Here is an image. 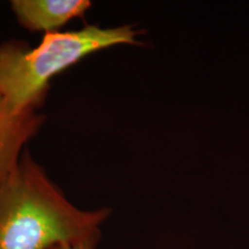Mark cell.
Returning <instances> with one entry per match:
<instances>
[{
  "mask_svg": "<svg viewBox=\"0 0 249 249\" xmlns=\"http://www.w3.org/2000/svg\"><path fill=\"white\" fill-rule=\"evenodd\" d=\"M108 214L75 207L26 150L0 181V249H51L101 236Z\"/></svg>",
  "mask_w": 249,
  "mask_h": 249,
  "instance_id": "1",
  "label": "cell"
},
{
  "mask_svg": "<svg viewBox=\"0 0 249 249\" xmlns=\"http://www.w3.org/2000/svg\"><path fill=\"white\" fill-rule=\"evenodd\" d=\"M89 0H13L11 8L18 22L31 33H55L59 28L85 15Z\"/></svg>",
  "mask_w": 249,
  "mask_h": 249,
  "instance_id": "4",
  "label": "cell"
},
{
  "mask_svg": "<svg viewBox=\"0 0 249 249\" xmlns=\"http://www.w3.org/2000/svg\"><path fill=\"white\" fill-rule=\"evenodd\" d=\"M44 120L39 110H15L0 97V181L17 166Z\"/></svg>",
  "mask_w": 249,
  "mask_h": 249,
  "instance_id": "3",
  "label": "cell"
},
{
  "mask_svg": "<svg viewBox=\"0 0 249 249\" xmlns=\"http://www.w3.org/2000/svg\"><path fill=\"white\" fill-rule=\"evenodd\" d=\"M140 31L133 26L44 34L36 48L21 40L0 43V97L18 111L39 110L50 82L87 55L121 44H139Z\"/></svg>",
  "mask_w": 249,
  "mask_h": 249,
  "instance_id": "2",
  "label": "cell"
},
{
  "mask_svg": "<svg viewBox=\"0 0 249 249\" xmlns=\"http://www.w3.org/2000/svg\"><path fill=\"white\" fill-rule=\"evenodd\" d=\"M99 238H101V236H95V238L88 239V240L81 241V242H76V244L61 245L51 249H95L96 246L98 244Z\"/></svg>",
  "mask_w": 249,
  "mask_h": 249,
  "instance_id": "5",
  "label": "cell"
}]
</instances>
